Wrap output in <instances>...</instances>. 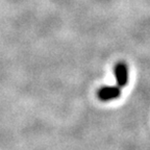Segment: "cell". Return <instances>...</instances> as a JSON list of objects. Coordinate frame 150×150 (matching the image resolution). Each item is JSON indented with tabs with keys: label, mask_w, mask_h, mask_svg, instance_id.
Returning a JSON list of instances; mask_svg holds the SVG:
<instances>
[{
	"label": "cell",
	"mask_w": 150,
	"mask_h": 150,
	"mask_svg": "<svg viewBox=\"0 0 150 150\" xmlns=\"http://www.w3.org/2000/svg\"><path fill=\"white\" fill-rule=\"evenodd\" d=\"M98 98L102 101H110L119 98L121 95V89L119 87H103L97 93Z\"/></svg>",
	"instance_id": "1"
},
{
	"label": "cell",
	"mask_w": 150,
	"mask_h": 150,
	"mask_svg": "<svg viewBox=\"0 0 150 150\" xmlns=\"http://www.w3.org/2000/svg\"><path fill=\"white\" fill-rule=\"evenodd\" d=\"M115 77L117 80V86L119 88L125 87L128 81V69L123 63H118L115 66Z\"/></svg>",
	"instance_id": "2"
}]
</instances>
